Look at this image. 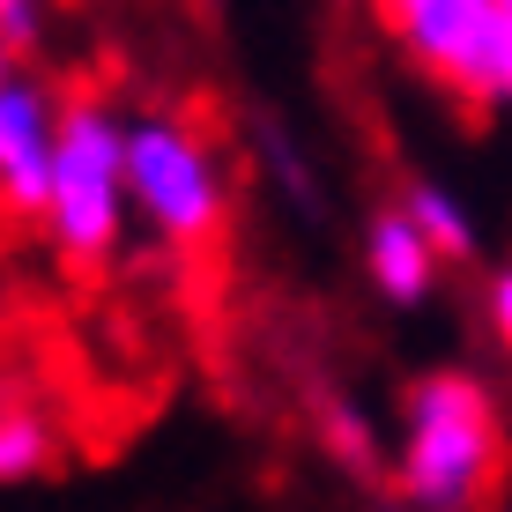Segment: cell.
I'll use <instances>...</instances> for the list:
<instances>
[{"mask_svg":"<svg viewBox=\"0 0 512 512\" xmlns=\"http://www.w3.org/2000/svg\"><path fill=\"white\" fill-rule=\"evenodd\" d=\"M52 468V431L30 409H0V483H30Z\"/></svg>","mask_w":512,"mask_h":512,"instance_id":"obj_10","label":"cell"},{"mask_svg":"<svg viewBox=\"0 0 512 512\" xmlns=\"http://www.w3.org/2000/svg\"><path fill=\"white\" fill-rule=\"evenodd\" d=\"M498 8H505V15H512V0H498Z\"/></svg>","mask_w":512,"mask_h":512,"instance_id":"obj_14","label":"cell"},{"mask_svg":"<svg viewBox=\"0 0 512 512\" xmlns=\"http://www.w3.org/2000/svg\"><path fill=\"white\" fill-rule=\"evenodd\" d=\"M394 208L416 223L423 238H431V253L446 260V268H468L475 245H483V231H475V216H468V201H461V193H446L438 179H409Z\"/></svg>","mask_w":512,"mask_h":512,"instance_id":"obj_7","label":"cell"},{"mask_svg":"<svg viewBox=\"0 0 512 512\" xmlns=\"http://www.w3.org/2000/svg\"><path fill=\"white\" fill-rule=\"evenodd\" d=\"M38 30H45V8H38V0H0V38H8L15 52L38 45Z\"/></svg>","mask_w":512,"mask_h":512,"instance_id":"obj_12","label":"cell"},{"mask_svg":"<svg viewBox=\"0 0 512 512\" xmlns=\"http://www.w3.org/2000/svg\"><path fill=\"white\" fill-rule=\"evenodd\" d=\"M512 461L505 409L475 372L446 364L423 372L401 394V438H394V498L409 512H490Z\"/></svg>","mask_w":512,"mask_h":512,"instance_id":"obj_1","label":"cell"},{"mask_svg":"<svg viewBox=\"0 0 512 512\" xmlns=\"http://www.w3.org/2000/svg\"><path fill=\"white\" fill-rule=\"evenodd\" d=\"M52 156H60V104L45 82L15 75L0 90V208L23 223H45L52 201Z\"/></svg>","mask_w":512,"mask_h":512,"instance_id":"obj_5","label":"cell"},{"mask_svg":"<svg viewBox=\"0 0 512 512\" xmlns=\"http://www.w3.org/2000/svg\"><path fill=\"white\" fill-rule=\"evenodd\" d=\"M320 438H327V453L349 475H379L386 468V438L372 431V416L349 409V401H327V409H320Z\"/></svg>","mask_w":512,"mask_h":512,"instance_id":"obj_8","label":"cell"},{"mask_svg":"<svg viewBox=\"0 0 512 512\" xmlns=\"http://www.w3.org/2000/svg\"><path fill=\"white\" fill-rule=\"evenodd\" d=\"M8 82H15V45L0 38V90H8Z\"/></svg>","mask_w":512,"mask_h":512,"instance_id":"obj_13","label":"cell"},{"mask_svg":"<svg viewBox=\"0 0 512 512\" xmlns=\"http://www.w3.org/2000/svg\"><path fill=\"white\" fill-rule=\"evenodd\" d=\"M127 201L171 253H208L231 223V179L216 149L171 112L127 119Z\"/></svg>","mask_w":512,"mask_h":512,"instance_id":"obj_3","label":"cell"},{"mask_svg":"<svg viewBox=\"0 0 512 512\" xmlns=\"http://www.w3.org/2000/svg\"><path fill=\"white\" fill-rule=\"evenodd\" d=\"M483 312H490V334L505 342V357H512V253L490 268V290H483Z\"/></svg>","mask_w":512,"mask_h":512,"instance_id":"obj_11","label":"cell"},{"mask_svg":"<svg viewBox=\"0 0 512 512\" xmlns=\"http://www.w3.org/2000/svg\"><path fill=\"white\" fill-rule=\"evenodd\" d=\"M372 15H379L386 38L453 97H461L475 52L498 30V0H372Z\"/></svg>","mask_w":512,"mask_h":512,"instance_id":"obj_4","label":"cell"},{"mask_svg":"<svg viewBox=\"0 0 512 512\" xmlns=\"http://www.w3.org/2000/svg\"><path fill=\"white\" fill-rule=\"evenodd\" d=\"M127 119L97 97L60 104V156H52V201L45 231L60 245V260L75 268H104L127 238Z\"/></svg>","mask_w":512,"mask_h":512,"instance_id":"obj_2","label":"cell"},{"mask_svg":"<svg viewBox=\"0 0 512 512\" xmlns=\"http://www.w3.org/2000/svg\"><path fill=\"white\" fill-rule=\"evenodd\" d=\"M438 268H446V260L431 253V238H423L401 208H379V216L364 223V282H372L379 305L416 312L423 297L438 290Z\"/></svg>","mask_w":512,"mask_h":512,"instance_id":"obj_6","label":"cell"},{"mask_svg":"<svg viewBox=\"0 0 512 512\" xmlns=\"http://www.w3.org/2000/svg\"><path fill=\"white\" fill-rule=\"evenodd\" d=\"M253 141H260V164H268V179L290 193L297 216H320V186H312V164H305V149L290 141V127H282V119H260Z\"/></svg>","mask_w":512,"mask_h":512,"instance_id":"obj_9","label":"cell"},{"mask_svg":"<svg viewBox=\"0 0 512 512\" xmlns=\"http://www.w3.org/2000/svg\"><path fill=\"white\" fill-rule=\"evenodd\" d=\"M505 512H512V505H505Z\"/></svg>","mask_w":512,"mask_h":512,"instance_id":"obj_15","label":"cell"}]
</instances>
